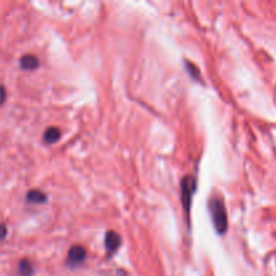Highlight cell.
Here are the masks:
<instances>
[{
	"mask_svg": "<svg viewBox=\"0 0 276 276\" xmlns=\"http://www.w3.org/2000/svg\"><path fill=\"white\" fill-rule=\"evenodd\" d=\"M209 213L212 216V221L217 233L225 235L228 229V213L224 201L220 197L214 196L209 200Z\"/></svg>",
	"mask_w": 276,
	"mask_h": 276,
	"instance_id": "cell-1",
	"label": "cell"
},
{
	"mask_svg": "<svg viewBox=\"0 0 276 276\" xmlns=\"http://www.w3.org/2000/svg\"><path fill=\"white\" fill-rule=\"evenodd\" d=\"M197 189V179L193 175H186L181 181V200L186 214L190 213V207H191V198Z\"/></svg>",
	"mask_w": 276,
	"mask_h": 276,
	"instance_id": "cell-2",
	"label": "cell"
},
{
	"mask_svg": "<svg viewBox=\"0 0 276 276\" xmlns=\"http://www.w3.org/2000/svg\"><path fill=\"white\" fill-rule=\"evenodd\" d=\"M85 259H87V249L82 245H73L68 252L66 264L69 265L70 268H74L82 264Z\"/></svg>",
	"mask_w": 276,
	"mask_h": 276,
	"instance_id": "cell-3",
	"label": "cell"
},
{
	"mask_svg": "<svg viewBox=\"0 0 276 276\" xmlns=\"http://www.w3.org/2000/svg\"><path fill=\"white\" fill-rule=\"evenodd\" d=\"M121 245V237L119 233H116L115 230H108L105 235V249L108 253V258L112 256L113 253L120 248Z\"/></svg>",
	"mask_w": 276,
	"mask_h": 276,
	"instance_id": "cell-4",
	"label": "cell"
},
{
	"mask_svg": "<svg viewBox=\"0 0 276 276\" xmlns=\"http://www.w3.org/2000/svg\"><path fill=\"white\" fill-rule=\"evenodd\" d=\"M19 66L23 70H35L39 68V59L33 54H26L19 59Z\"/></svg>",
	"mask_w": 276,
	"mask_h": 276,
	"instance_id": "cell-5",
	"label": "cell"
},
{
	"mask_svg": "<svg viewBox=\"0 0 276 276\" xmlns=\"http://www.w3.org/2000/svg\"><path fill=\"white\" fill-rule=\"evenodd\" d=\"M26 200L30 203H35V205H42V203H46L47 202V196L46 193H43L42 190L33 189L27 191L26 194Z\"/></svg>",
	"mask_w": 276,
	"mask_h": 276,
	"instance_id": "cell-6",
	"label": "cell"
},
{
	"mask_svg": "<svg viewBox=\"0 0 276 276\" xmlns=\"http://www.w3.org/2000/svg\"><path fill=\"white\" fill-rule=\"evenodd\" d=\"M61 135H62V132H61V129L58 127H49L45 135H43V139H45V142L47 144L57 143L59 138H61Z\"/></svg>",
	"mask_w": 276,
	"mask_h": 276,
	"instance_id": "cell-7",
	"label": "cell"
},
{
	"mask_svg": "<svg viewBox=\"0 0 276 276\" xmlns=\"http://www.w3.org/2000/svg\"><path fill=\"white\" fill-rule=\"evenodd\" d=\"M18 274L19 276H31L34 274V264L29 259H23L18 264Z\"/></svg>",
	"mask_w": 276,
	"mask_h": 276,
	"instance_id": "cell-8",
	"label": "cell"
},
{
	"mask_svg": "<svg viewBox=\"0 0 276 276\" xmlns=\"http://www.w3.org/2000/svg\"><path fill=\"white\" fill-rule=\"evenodd\" d=\"M186 68H187V70L190 72L191 77H194L196 80H200V70L197 69V66L194 65V63L186 62Z\"/></svg>",
	"mask_w": 276,
	"mask_h": 276,
	"instance_id": "cell-9",
	"label": "cell"
},
{
	"mask_svg": "<svg viewBox=\"0 0 276 276\" xmlns=\"http://www.w3.org/2000/svg\"><path fill=\"white\" fill-rule=\"evenodd\" d=\"M6 100H7L6 88L3 87V85H0V105H3V104L6 103Z\"/></svg>",
	"mask_w": 276,
	"mask_h": 276,
	"instance_id": "cell-10",
	"label": "cell"
},
{
	"mask_svg": "<svg viewBox=\"0 0 276 276\" xmlns=\"http://www.w3.org/2000/svg\"><path fill=\"white\" fill-rule=\"evenodd\" d=\"M7 236V228L4 224H0V240L6 239Z\"/></svg>",
	"mask_w": 276,
	"mask_h": 276,
	"instance_id": "cell-11",
	"label": "cell"
}]
</instances>
